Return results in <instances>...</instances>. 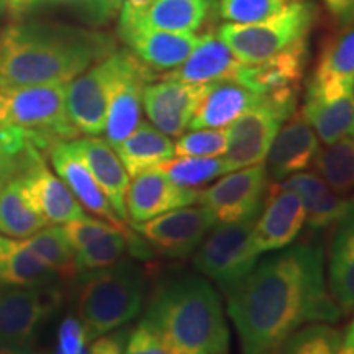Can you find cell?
<instances>
[{
	"label": "cell",
	"mask_w": 354,
	"mask_h": 354,
	"mask_svg": "<svg viewBox=\"0 0 354 354\" xmlns=\"http://www.w3.org/2000/svg\"><path fill=\"white\" fill-rule=\"evenodd\" d=\"M225 295L243 354H279L295 331L344 315L326 287L318 241L297 243L258 261Z\"/></svg>",
	"instance_id": "obj_1"
},
{
	"label": "cell",
	"mask_w": 354,
	"mask_h": 354,
	"mask_svg": "<svg viewBox=\"0 0 354 354\" xmlns=\"http://www.w3.org/2000/svg\"><path fill=\"white\" fill-rule=\"evenodd\" d=\"M117 50L112 35L79 26L17 21L0 33V88L68 84Z\"/></svg>",
	"instance_id": "obj_2"
},
{
	"label": "cell",
	"mask_w": 354,
	"mask_h": 354,
	"mask_svg": "<svg viewBox=\"0 0 354 354\" xmlns=\"http://www.w3.org/2000/svg\"><path fill=\"white\" fill-rule=\"evenodd\" d=\"M143 322L171 354H228L223 304L214 286L201 276L166 281L154 292Z\"/></svg>",
	"instance_id": "obj_3"
},
{
	"label": "cell",
	"mask_w": 354,
	"mask_h": 354,
	"mask_svg": "<svg viewBox=\"0 0 354 354\" xmlns=\"http://www.w3.org/2000/svg\"><path fill=\"white\" fill-rule=\"evenodd\" d=\"M146 276L131 261H123L84 276L77 297L79 322L88 342L122 328L145 305Z\"/></svg>",
	"instance_id": "obj_4"
},
{
	"label": "cell",
	"mask_w": 354,
	"mask_h": 354,
	"mask_svg": "<svg viewBox=\"0 0 354 354\" xmlns=\"http://www.w3.org/2000/svg\"><path fill=\"white\" fill-rule=\"evenodd\" d=\"M0 123L20 128L44 154L81 135L66 107V84L0 88Z\"/></svg>",
	"instance_id": "obj_5"
},
{
	"label": "cell",
	"mask_w": 354,
	"mask_h": 354,
	"mask_svg": "<svg viewBox=\"0 0 354 354\" xmlns=\"http://www.w3.org/2000/svg\"><path fill=\"white\" fill-rule=\"evenodd\" d=\"M318 6L313 0H294L284 8L253 24H225L216 32L221 41L243 64H259L307 38L317 24Z\"/></svg>",
	"instance_id": "obj_6"
},
{
	"label": "cell",
	"mask_w": 354,
	"mask_h": 354,
	"mask_svg": "<svg viewBox=\"0 0 354 354\" xmlns=\"http://www.w3.org/2000/svg\"><path fill=\"white\" fill-rule=\"evenodd\" d=\"M256 220L220 223L212 227L194 253V268L218 284L227 294L258 264L259 254L251 245Z\"/></svg>",
	"instance_id": "obj_7"
},
{
	"label": "cell",
	"mask_w": 354,
	"mask_h": 354,
	"mask_svg": "<svg viewBox=\"0 0 354 354\" xmlns=\"http://www.w3.org/2000/svg\"><path fill=\"white\" fill-rule=\"evenodd\" d=\"M113 59V76L109 88L104 131L109 145L115 149L138 127L145 87L159 79V76L128 50H115Z\"/></svg>",
	"instance_id": "obj_8"
},
{
	"label": "cell",
	"mask_w": 354,
	"mask_h": 354,
	"mask_svg": "<svg viewBox=\"0 0 354 354\" xmlns=\"http://www.w3.org/2000/svg\"><path fill=\"white\" fill-rule=\"evenodd\" d=\"M295 113L294 107L277 104L263 95V100L246 110L228 125L223 161L228 171L263 165L281 127Z\"/></svg>",
	"instance_id": "obj_9"
},
{
	"label": "cell",
	"mask_w": 354,
	"mask_h": 354,
	"mask_svg": "<svg viewBox=\"0 0 354 354\" xmlns=\"http://www.w3.org/2000/svg\"><path fill=\"white\" fill-rule=\"evenodd\" d=\"M269 190V174L264 165L232 171L215 184L198 192L197 202L220 223L256 220L263 210Z\"/></svg>",
	"instance_id": "obj_10"
},
{
	"label": "cell",
	"mask_w": 354,
	"mask_h": 354,
	"mask_svg": "<svg viewBox=\"0 0 354 354\" xmlns=\"http://www.w3.org/2000/svg\"><path fill=\"white\" fill-rule=\"evenodd\" d=\"M216 223L205 207H183L151 220L131 223L133 230L161 256L184 259L196 253L205 234Z\"/></svg>",
	"instance_id": "obj_11"
},
{
	"label": "cell",
	"mask_w": 354,
	"mask_h": 354,
	"mask_svg": "<svg viewBox=\"0 0 354 354\" xmlns=\"http://www.w3.org/2000/svg\"><path fill=\"white\" fill-rule=\"evenodd\" d=\"M307 56V38L297 39L263 63L243 64L233 81L279 104L297 107V95L305 74Z\"/></svg>",
	"instance_id": "obj_12"
},
{
	"label": "cell",
	"mask_w": 354,
	"mask_h": 354,
	"mask_svg": "<svg viewBox=\"0 0 354 354\" xmlns=\"http://www.w3.org/2000/svg\"><path fill=\"white\" fill-rule=\"evenodd\" d=\"M56 307L57 294L44 287H2L0 346L30 349L38 326Z\"/></svg>",
	"instance_id": "obj_13"
},
{
	"label": "cell",
	"mask_w": 354,
	"mask_h": 354,
	"mask_svg": "<svg viewBox=\"0 0 354 354\" xmlns=\"http://www.w3.org/2000/svg\"><path fill=\"white\" fill-rule=\"evenodd\" d=\"M113 66V53H110L107 57L66 84V107L79 133L87 136H99L104 133Z\"/></svg>",
	"instance_id": "obj_14"
},
{
	"label": "cell",
	"mask_w": 354,
	"mask_h": 354,
	"mask_svg": "<svg viewBox=\"0 0 354 354\" xmlns=\"http://www.w3.org/2000/svg\"><path fill=\"white\" fill-rule=\"evenodd\" d=\"M305 218V209L297 194L279 184L269 185L264 207L251 232L253 250L259 256L284 250L302 232Z\"/></svg>",
	"instance_id": "obj_15"
},
{
	"label": "cell",
	"mask_w": 354,
	"mask_h": 354,
	"mask_svg": "<svg viewBox=\"0 0 354 354\" xmlns=\"http://www.w3.org/2000/svg\"><path fill=\"white\" fill-rule=\"evenodd\" d=\"M207 84H185L171 79L149 82L143 91V109L149 122L167 136L187 130Z\"/></svg>",
	"instance_id": "obj_16"
},
{
	"label": "cell",
	"mask_w": 354,
	"mask_h": 354,
	"mask_svg": "<svg viewBox=\"0 0 354 354\" xmlns=\"http://www.w3.org/2000/svg\"><path fill=\"white\" fill-rule=\"evenodd\" d=\"M197 189L180 187L161 169H148L133 176L128 184L125 207L131 223L151 220L166 212L194 205L198 198Z\"/></svg>",
	"instance_id": "obj_17"
},
{
	"label": "cell",
	"mask_w": 354,
	"mask_h": 354,
	"mask_svg": "<svg viewBox=\"0 0 354 354\" xmlns=\"http://www.w3.org/2000/svg\"><path fill=\"white\" fill-rule=\"evenodd\" d=\"M320 151V143L315 130L305 120L302 112H295L281 127L268 151L269 179L281 183L287 177L304 172L315 161Z\"/></svg>",
	"instance_id": "obj_18"
},
{
	"label": "cell",
	"mask_w": 354,
	"mask_h": 354,
	"mask_svg": "<svg viewBox=\"0 0 354 354\" xmlns=\"http://www.w3.org/2000/svg\"><path fill=\"white\" fill-rule=\"evenodd\" d=\"M354 92V24L343 26L335 37L323 43L317 68L310 79L308 95L322 99Z\"/></svg>",
	"instance_id": "obj_19"
},
{
	"label": "cell",
	"mask_w": 354,
	"mask_h": 354,
	"mask_svg": "<svg viewBox=\"0 0 354 354\" xmlns=\"http://www.w3.org/2000/svg\"><path fill=\"white\" fill-rule=\"evenodd\" d=\"M53 166L63 183L68 185V189L73 192V196L77 198L79 203H82L84 209H87L91 214H94L100 218H104L115 227L123 228L127 227L123 221L118 218L115 210L110 205L109 198L102 192L99 184L95 183L94 176L91 174L88 167L79 151L71 141H59L51 148L50 154Z\"/></svg>",
	"instance_id": "obj_20"
},
{
	"label": "cell",
	"mask_w": 354,
	"mask_h": 354,
	"mask_svg": "<svg viewBox=\"0 0 354 354\" xmlns=\"http://www.w3.org/2000/svg\"><path fill=\"white\" fill-rule=\"evenodd\" d=\"M20 177L33 207L48 225H64L86 216L68 185L48 169L44 158L35 161Z\"/></svg>",
	"instance_id": "obj_21"
},
{
	"label": "cell",
	"mask_w": 354,
	"mask_h": 354,
	"mask_svg": "<svg viewBox=\"0 0 354 354\" xmlns=\"http://www.w3.org/2000/svg\"><path fill=\"white\" fill-rule=\"evenodd\" d=\"M74 146L81 154L95 183L99 184L102 192L109 198L110 205L115 210L123 223H127V207L125 197L130 176L122 165L120 158L107 140L99 136H87V138L73 140Z\"/></svg>",
	"instance_id": "obj_22"
},
{
	"label": "cell",
	"mask_w": 354,
	"mask_h": 354,
	"mask_svg": "<svg viewBox=\"0 0 354 354\" xmlns=\"http://www.w3.org/2000/svg\"><path fill=\"white\" fill-rule=\"evenodd\" d=\"M243 63L215 33H205L198 39L187 59L176 69L167 71L162 79L185 84H210L236 77Z\"/></svg>",
	"instance_id": "obj_23"
},
{
	"label": "cell",
	"mask_w": 354,
	"mask_h": 354,
	"mask_svg": "<svg viewBox=\"0 0 354 354\" xmlns=\"http://www.w3.org/2000/svg\"><path fill=\"white\" fill-rule=\"evenodd\" d=\"M261 100L263 95L232 79L210 82L205 86L189 128H225Z\"/></svg>",
	"instance_id": "obj_24"
},
{
	"label": "cell",
	"mask_w": 354,
	"mask_h": 354,
	"mask_svg": "<svg viewBox=\"0 0 354 354\" xmlns=\"http://www.w3.org/2000/svg\"><path fill=\"white\" fill-rule=\"evenodd\" d=\"M120 39L133 55L156 73L176 69L183 64L201 37L196 33H174L143 26Z\"/></svg>",
	"instance_id": "obj_25"
},
{
	"label": "cell",
	"mask_w": 354,
	"mask_h": 354,
	"mask_svg": "<svg viewBox=\"0 0 354 354\" xmlns=\"http://www.w3.org/2000/svg\"><path fill=\"white\" fill-rule=\"evenodd\" d=\"M281 187L295 192L305 209V223L310 230H325L342 221L348 214L349 198L331 190L320 176L313 172H297L279 183Z\"/></svg>",
	"instance_id": "obj_26"
},
{
	"label": "cell",
	"mask_w": 354,
	"mask_h": 354,
	"mask_svg": "<svg viewBox=\"0 0 354 354\" xmlns=\"http://www.w3.org/2000/svg\"><path fill=\"white\" fill-rule=\"evenodd\" d=\"M333 234L328 261V287L344 313L354 312V212L348 214Z\"/></svg>",
	"instance_id": "obj_27"
},
{
	"label": "cell",
	"mask_w": 354,
	"mask_h": 354,
	"mask_svg": "<svg viewBox=\"0 0 354 354\" xmlns=\"http://www.w3.org/2000/svg\"><path fill=\"white\" fill-rule=\"evenodd\" d=\"M128 176L156 169L174 158V143L169 136L148 122H140L128 138L115 148Z\"/></svg>",
	"instance_id": "obj_28"
},
{
	"label": "cell",
	"mask_w": 354,
	"mask_h": 354,
	"mask_svg": "<svg viewBox=\"0 0 354 354\" xmlns=\"http://www.w3.org/2000/svg\"><path fill=\"white\" fill-rule=\"evenodd\" d=\"M56 277L25 240L0 234V287H46Z\"/></svg>",
	"instance_id": "obj_29"
},
{
	"label": "cell",
	"mask_w": 354,
	"mask_h": 354,
	"mask_svg": "<svg viewBox=\"0 0 354 354\" xmlns=\"http://www.w3.org/2000/svg\"><path fill=\"white\" fill-rule=\"evenodd\" d=\"M300 112L325 145L354 135V92L335 99L305 94Z\"/></svg>",
	"instance_id": "obj_30"
},
{
	"label": "cell",
	"mask_w": 354,
	"mask_h": 354,
	"mask_svg": "<svg viewBox=\"0 0 354 354\" xmlns=\"http://www.w3.org/2000/svg\"><path fill=\"white\" fill-rule=\"evenodd\" d=\"M48 227L44 216L35 209L21 177H15L0 190V233L26 240Z\"/></svg>",
	"instance_id": "obj_31"
},
{
	"label": "cell",
	"mask_w": 354,
	"mask_h": 354,
	"mask_svg": "<svg viewBox=\"0 0 354 354\" xmlns=\"http://www.w3.org/2000/svg\"><path fill=\"white\" fill-rule=\"evenodd\" d=\"M212 10V0H153L143 25L165 32L196 33Z\"/></svg>",
	"instance_id": "obj_32"
},
{
	"label": "cell",
	"mask_w": 354,
	"mask_h": 354,
	"mask_svg": "<svg viewBox=\"0 0 354 354\" xmlns=\"http://www.w3.org/2000/svg\"><path fill=\"white\" fill-rule=\"evenodd\" d=\"M313 166L338 196L354 192V135L320 149Z\"/></svg>",
	"instance_id": "obj_33"
},
{
	"label": "cell",
	"mask_w": 354,
	"mask_h": 354,
	"mask_svg": "<svg viewBox=\"0 0 354 354\" xmlns=\"http://www.w3.org/2000/svg\"><path fill=\"white\" fill-rule=\"evenodd\" d=\"M39 158H44V153L30 141L25 131L0 123V190Z\"/></svg>",
	"instance_id": "obj_34"
},
{
	"label": "cell",
	"mask_w": 354,
	"mask_h": 354,
	"mask_svg": "<svg viewBox=\"0 0 354 354\" xmlns=\"http://www.w3.org/2000/svg\"><path fill=\"white\" fill-rule=\"evenodd\" d=\"M25 243L56 276L63 279L77 276L76 253L66 240L61 227H44L26 238Z\"/></svg>",
	"instance_id": "obj_35"
},
{
	"label": "cell",
	"mask_w": 354,
	"mask_h": 354,
	"mask_svg": "<svg viewBox=\"0 0 354 354\" xmlns=\"http://www.w3.org/2000/svg\"><path fill=\"white\" fill-rule=\"evenodd\" d=\"M158 169L165 172L174 184L187 189L202 187V185L209 184L212 180L230 172L223 158L192 156H179V159H171V161L159 166Z\"/></svg>",
	"instance_id": "obj_36"
},
{
	"label": "cell",
	"mask_w": 354,
	"mask_h": 354,
	"mask_svg": "<svg viewBox=\"0 0 354 354\" xmlns=\"http://www.w3.org/2000/svg\"><path fill=\"white\" fill-rule=\"evenodd\" d=\"M131 230L128 227L112 228L104 233L82 250L76 251L77 271H95L117 264L128 251V236Z\"/></svg>",
	"instance_id": "obj_37"
},
{
	"label": "cell",
	"mask_w": 354,
	"mask_h": 354,
	"mask_svg": "<svg viewBox=\"0 0 354 354\" xmlns=\"http://www.w3.org/2000/svg\"><path fill=\"white\" fill-rule=\"evenodd\" d=\"M343 331L331 323H310L287 339L279 354H338Z\"/></svg>",
	"instance_id": "obj_38"
},
{
	"label": "cell",
	"mask_w": 354,
	"mask_h": 354,
	"mask_svg": "<svg viewBox=\"0 0 354 354\" xmlns=\"http://www.w3.org/2000/svg\"><path fill=\"white\" fill-rule=\"evenodd\" d=\"M0 2L6 3L7 10L17 17L37 10L39 7L64 6L76 8L84 19L94 25H105L113 19L105 6V0H0Z\"/></svg>",
	"instance_id": "obj_39"
},
{
	"label": "cell",
	"mask_w": 354,
	"mask_h": 354,
	"mask_svg": "<svg viewBox=\"0 0 354 354\" xmlns=\"http://www.w3.org/2000/svg\"><path fill=\"white\" fill-rule=\"evenodd\" d=\"M227 149V131L223 128H201L180 135L174 143L176 156L220 158Z\"/></svg>",
	"instance_id": "obj_40"
},
{
	"label": "cell",
	"mask_w": 354,
	"mask_h": 354,
	"mask_svg": "<svg viewBox=\"0 0 354 354\" xmlns=\"http://www.w3.org/2000/svg\"><path fill=\"white\" fill-rule=\"evenodd\" d=\"M294 0H220L216 13L230 24H253L264 20Z\"/></svg>",
	"instance_id": "obj_41"
},
{
	"label": "cell",
	"mask_w": 354,
	"mask_h": 354,
	"mask_svg": "<svg viewBox=\"0 0 354 354\" xmlns=\"http://www.w3.org/2000/svg\"><path fill=\"white\" fill-rule=\"evenodd\" d=\"M61 228H63L66 240H68L71 248L74 250V253H76V251L82 250L84 246H87L88 243H92L104 233H107L112 228H115V225L109 223V221L105 220L91 218V216L86 215L79 220L64 223Z\"/></svg>",
	"instance_id": "obj_42"
},
{
	"label": "cell",
	"mask_w": 354,
	"mask_h": 354,
	"mask_svg": "<svg viewBox=\"0 0 354 354\" xmlns=\"http://www.w3.org/2000/svg\"><path fill=\"white\" fill-rule=\"evenodd\" d=\"M123 354H171L148 323L141 320L128 335Z\"/></svg>",
	"instance_id": "obj_43"
},
{
	"label": "cell",
	"mask_w": 354,
	"mask_h": 354,
	"mask_svg": "<svg viewBox=\"0 0 354 354\" xmlns=\"http://www.w3.org/2000/svg\"><path fill=\"white\" fill-rule=\"evenodd\" d=\"M88 342L86 330L77 318L68 317L57 331V348L55 354H82Z\"/></svg>",
	"instance_id": "obj_44"
},
{
	"label": "cell",
	"mask_w": 354,
	"mask_h": 354,
	"mask_svg": "<svg viewBox=\"0 0 354 354\" xmlns=\"http://www.w3.org/2000/svg\"><path fill=\"white\" fill-rule=\"evenodd\" d=\"M130 330L118 328L92 339L82 354H123Z\"/></svg>",
	"instance_id": "obj_45"
},
{
	"label": "cell",
	"mask_w": 354,
	"mask_h": 354,
	"mask_svg": "<svg viewBox=\"0 0 354 354\" xmlns=\"http://www.w3.org/2000/svg\"><path fill=\"white\" fill-rule=\"evenodd\" d=\"M323 3L338 25L354 24V0H323Z\"/></svg>",
	"instance_id": "obj_46"
},
{
	"label": "cell",
	"mask_w": 354,
	"mask_h": 354,
	"mask_svg": "<svg viewBox=\"0 0 354 354\" xmlns=\"http://www.w3.org/2000/svg\"><path fill=\"white\" fill-rule=\"evenodd\" d=\"M338 354H354V318L343 331V342Z\"/></svg>",
	"instance_id": "obj_47"
},
{
	"label": "cell",
	"mask_w": 354,
	"mask_h": 354,
	"mask_svg": "<svg viewBox=\"0 0 354 354\" xmlns=\"http://www.w3.org/2000/svg\"><path fill=\"white\" fill-rule=\"evenodd\" d=\"M0 354H30L28 348H3L0 346Z\"/></svg>",
	"instance_id": "obj_48"
},
{
	"label": "cell",
	"mask_w": 354,
	"mask_h": 354,
	"mask_svg": "<svg viewBox=\"0 0 354 354\" xmlns=\"http://www.w3.org/2000/svg\"><path fill=\"white\" fill-rule=\"evenodd\" d=\"M351 212H354V197L349 198V209H348V214H351ZM346 214V215H348Z\"/></svg>",
	"instance_id": "obj_49"
},
{
	"label": "cell",
	"mask_w": 354,
	"mask_h": 354,
	"mask_svg": "<svg viewBox=\"0 0 354 354\" xmlns=\"http://www.w3.org/2000/svg\"><path fill=\"white\" fill-rule=\"evenodd\" d=\"M38 354H48V353H38Z\"/></svg>",
	"instance_id": "obj_50"
}]
</instances>
